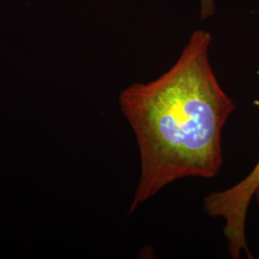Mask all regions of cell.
<instances>
[{
	"label": "cell",
	"instance_id": "cell-2",
	"mask_svg": "<svg viewBox=\"0 0 259 259\" xmlns=\"http://www.w3.org/2000/svg\"><path fill=\"white\" fill-rule=\"evenodd\" d=\"M258 185L259 160L250 174L238 184L204 198V211L212 218H222L225 221L224 235L232 258H241L243 252L252 258L246 237V221Z\"/></svg>",
	"mask_w": 259,
	"mask_h": 259
},
{
	"label": "cell",
	"instance_id": "cell-4",
	"mask_svg": "<svg viewBox=\"0 0 259 259\" xmlns=\"http://www.w3.org/2000/svg\"><path fill=\"white\" fill-rule=\"evenodd\" d=\"M254 196L256 197V200H257V202L259 203V185L257 186V188H256V190H255V192H254Z\"/></svg>",
	"mask_w": 259,
	"mask_h": 259
},
{
	"label": "cell",
	"instance_id": "cell-3",
	"mask_svg": "<svg viewBox=\"0 0 259 259\" xmlns=\"http://www.w3.org/2000/svg\"><path fill=\"white\" fill-rule=\"evenodd\" d=\"M216 11V0H200V19H209Z\"/></svg>",
	"mask_w": 259,
	"mask_h": 259
},
{
	"label": "cell",
	"instance_id": "cell-1",
	"mask_svg": "<svg viewBox=\"0 0 259 259\" xmlns=\"http://www.w3.org/2000/svg\"><path fill=\"white\" fill-rule=\"evenodd\" d=\"M211 41L210 33L195 31L165 73L121 93L141 164L131 212L177 180L212 179L221 169L223 129L236 107L214 74Z\"/></svg>",
	"mask_w": 259,
	"mask_h": 259
}]
</instances>
